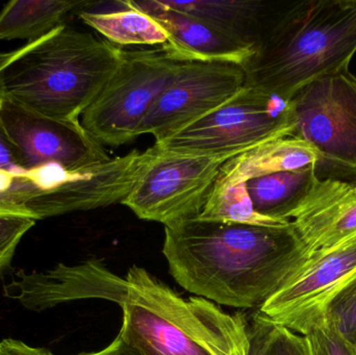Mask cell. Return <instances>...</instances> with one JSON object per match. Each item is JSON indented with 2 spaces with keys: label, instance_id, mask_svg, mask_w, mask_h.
Masks as SVG:
<instances>
[{
  "label": "cell",
  "instance_id": "16",
  "mask_svg": "<svg viewBox=\"0 0 356 355\" xmlns=\"http://www.w3.org/2000/svg\"><path fill=\"white\" fill-rule=\"evenodd\" d=\"M317 154L301 140L286 137L259 144L222 165L217 183H246L250 179L315 165Z\"/></svg>",
  "mask_w": 356,
  "mask_h": 355
},
{
  "label": "cell",
  "instance_id": "22",
  "mask_svg": "<svg viewBox=\"0 0 356 355\" xmlns=\"http://www.w3.org/2000/svg\"><path fill=\"white\" fill-rule=\"evenodd\" d=\"M246 355H312L305 336L268 318L257 311L244 317Z\"/></svg>",
  "mask_w": 356,
  "mask_h": 355
},
{
  "label": "cell",
  "instance_id": "10",
  "mask_svg": "<svg viewBox=\"0 0 356 355\" xmlns=\"http://www.w3.org/2000/svg\"><path fill=\"white\" fill-rule=\"evenodd\" d=\"M246 85L241 65L226 62H181L177 75L146 115L139 135L156 142L171 137L211 114Z\"/></svg>",
  "mask_w": 356,
  "mask_h": 355
},
{
  "label": "cell",
  "instance_id": "7",
  "mask_svg": "<svg viewBox=\"0 0 356 355\" xmlns=\"http://www.w3.org/2000/svg\"><path fill=\"white\" fill-rule=\"evenodd\" d=\"M180 64L162 46L124 49L120 66L83 113L81 125L104 146L116 147L133 141Z\"/></svg>",
  "mask_w": 356,
  "mask_h": 355
},
{
  "label": "cell",
  "instance_id": "24",
  "mask_svg": "<svg viewBox=\"0 0 356 355\" xmlns=\"http://www.w3.org/2000/svg\"><path fill=\"white\" fill-rule=\"evenodd\" d=\"M35 222L25 215L0 212V275L10 268L19 243Z\"/></svg>",
  "mask_w": 356,
  "mask_h": 355
},
{
  "label": "cell",
  "instance_id": "29",
  "mask_svg": "<svg viewBox=\"0 0 356 355\" xmlns=\"http://www.w3.org/2000/svg\"><path fill=\"white\" fill-rule=\"evenodd\" d=\"M229 355H246V335H245V327L244 333H243V336L240 338V340L236 342L234 350H232V354Z\"/></svg>",
  "mask_w": 356,
  "mask_h": 355
},
{
  "label": "cell",
  "instance_id": "17",
  "mask_svg": "<svg viewBox=\"0 0 356 355\" xmlns=\"http://www.w3.org/2000/svg\"><path fill=\"white\" fill-rule=\"evenodd\" d=\"M169 8L198 17L232 37L255 47L271 18L267 4L257 0H163Z\"/></svg>",
  "mask_w": 356,
  "mask_h": 355
},
{
  "label": "cell",
  "instance_id": "23",
  "mask_svg": "<svg viewBox=\"0 0 356 355\" xmlns=\"http://www.w3.org/2000/svg\"><path fill=\"white\" fill-rule=\"evenodd\" d=\"M322 320L356 347V275L330 299Z\"/></svg>",
  "mask_w": 356,
  "mask_h": 355
},
{
  "label": "cell",
  "instance_id": "27",
  "mask_svg": "<svg viewBox=\"0 0 356 355\" xmlns=\"http://www.w3.org/2000/svg\"><path fill=\"white\" fill-rule=\"evenodd\" d=\"M49 350L43 347H33L20 340H0V355H50Z\"/></svg>",
  "mask_w": 356,
  "mask_h": 355
},
{
  "label": "cell",
  "instance_id": "2",
  "mask_svg": "<svg viewBox=\"0 0 356 355\" xmlns=\"http://www.w3.org/2000/svg\"><path fill=\"white\" fill-rule=\"evenodd\" d=\"M124 49L66 24L0 58V96L51 118L79 121Z\"/></svg>",
  "mask_w": 356,
  "mask_h": 355
},
{
  "label": "cell",
  "instance_id": "15",
  "mask_svg": "<svg viewBox=\"0 0 356 355\" xmlns=\"http://www.w3.org/2000/svg\"><path fill=\"white\" fill-rule=\"evenodd\" d=\"M74 172L58 167L0 171V212L25 215L35 221L72 213L69 185Z\"/></svg>",
  "mask_w": 356,
  "mask_h": 355
},
{
  "label": "cell",
  "instance_id": "26",
  "mask_svg": "<svg viewBox=\"0 0 356 355\" xmlns=\"http://www.w3.org/2000/svg\"><path fill=\"white\" fill-rule=\"evenodd\" d=\"M0 171L4 172H29L23 168L18 151L0 129Z\"/></svg>",
  "mask_w": 356,
  "mask_h": 355
},
{
  "label": "cell",
  "instance_id": "6",
  "mask_svg": "<svg viewBox=\"0 0 356 355\" xmlns=\"http://www.w3.org/2000/svg\"><path fill=\"white\" fill-rule=\"evenodd\" d=\"M291 138L317 154L319 179L356 181V76L350 70L322 77L291 99Z\"/></svg>",
  "mask_w": 356,
  "mask_h": 355
},
{
  "label": "cell",
  "instance_id": "9",
  "mask_svg": "<svg viewBox=\"0 0 356 355\" xmlns=\"http://www.w3.org/2000/svg\"><path fill=\"white\" fill-rule=\"evenodd\" d=\"M0 129L26 171L50 167L83 170L112 158L81 121L51 118L6 98L0 104Z\"/></svg>",
  "mask_w": 356,
  "mask_h": 355
},
{
  "label": "cell",
  "instance_id": "30",
  "mask_svg": "<svg viewBox=\"0 0 356 355\" xmlns=\"http://www.w3.org/2000/svg\"><path fill=\"white\" fill-rule=\"evenodd\" d=\"M1 54L2 53H0V58H1ZM0 104H1V96H0Z\"/></svg>",
  "mask_w": 356,
  "mask_h": 355
},
{
  "label": "cell",
  "instance_id": "20",
  "mask_svg": "<svg viewBox=\"0 0 356 355\" xmlns=\"http://www.w3.org/2000/svg\"><path fill=\"white\" fill-rule=\"evenodd\" d=\"M123 8L115 12L79 10L85 24L99 33L106 41L118 46H163L168 42L167 31L149 15L124 1Z\"/></svg>",
  "mask_w": 356,
  "mask_h": 355
},
{
  "label": "cell",
  "instance_id": "4",
  "mask_svg": "<svg viewBox=\"0 0 356 355\" xmlns=\"http://www.w3.org/2000/svg\"><path fill=\"white\" fill-rule=\"evenodd\" d=\"M125 281L119 335L142 355H229L244 333L242 315L197 296L182 299L145 269L131 267Z\"/></svg>",
  "mask_w": 356,
  "mask_h": 355
},
{
  "label": "cell",
  "instance_id": "11",
  "mask_svg": "<svg viewBox=\"0 0 356 355\" xmlns=\"http://www.w3.org/2000/svg\"><path fill=\"white\" fill-rule=\"evenodd\" d=\"M355 275L356 235L312 254L259 312L303 336L322 321L328 302Z\"/></svg>",
  "mask_w": 356,
  "mask_h": 355
},
{
  "label": "cell",
  "instance_id": "19",
  "mask_svg": "<svg viewBox=\"0 0 356 355\" xmlns=\"http://www.w3.org/2000/svg\"><path fill=\"white\" fill-rule=\"evenodd\" d=\"M92 4L69 0H13L0 12V40L35 41L64 25L73 10Z\"/></svg>",
  "mask_w": 356,
  "mask_h": 355
},
{
  "label": "cell",
  "instance_id": "18",
  "mask_svg": "<svg viewBox=\"0 0 356 355\" xmlns=\"http://www.w3.org/2000/svg\"><path fill=\"white\" fill-rule=\"evenodd\" d=\"M315 166L282 171L247 181L255 210L268 218L292 221L318 181Z\"/></svg>",
  "mask_w": 356,
  "mask_h": 355
},
{
  "label": "cell",
  "instance_id": "21",
  "mask_svg": "<svg viewBox=\"0 0 356 355\" xmlns=\"http://www.w3.org/2000/svg\"><path fill=\"white\" fill-rule=\"evenodd\" d=\"M197 218L213 222L257 226H282L291 221H280L259 214L249 197L246 183L215 181L207 201Z\"/></svg>",
  "mask_w": 356,
  "mask_h": 355
},
{
  "label": "cell",
  "instance_id": "3",
  "mask_svg": "<svg viewBox=\"0 0 356 355\" xmlns=\"http://www.w3.org/2000/svg\"><path fill=\"white\" fill-rule=\"evenodd\" d=\"M356 53V0H305L272 14L243 68L246 85L291 100Z\"/></svg>",
  "mask_w": 356,
  "mask_h": 355
},
{
  "label": "cell",
  "instance_id": "13",
  "mask_svg": "<svg viewBox=\"0 0 356 355\" xmlns=\"http://www.w3.org/2000/svg\"><path fill=\"white\" fill-rule=\"evenodd\" d=\"M124 2L162 25L168 35L163 49L178 62H226L244 67L254 52L252 46L198 17L169 8L163 0Z\"/></svg>",
  "mask_w": 356,
  "mask_h": 355
},
{
  "label": "cell",
  "instance_id": "12",
  "mask_svg": "<svg viewBox=\"0 0 356 355\" xmlns=\"http://www.w3.org/2000/svg\"><path fill=\"white\" fill-rule=\"evenodd\" d=\"M127 281L97 262L68 266L58 264L46 271L15 273L3 286V295L33 312L83 299H104L120 306Z\"/></svg>",
  "mask_w": 356,
  "mask_h": 355
},
{
  "label": "cell",
  "instance_id": "14",
  "mask_svg": "<svg viewBox=\"0 0 356 355\" xmlns=\"http://www.w3.org/2000/svg\"><path fill=\"white\" fill-rule=\"evenodd\" d=\"M309 256L356 235V181L318 179L293 219Z\"/></svg>",
  "mask_w": 356,
  "mask_h": 355
},
{
  "label": "cell",
  "instance_id": "5",
  "mask_svg": "<svg viewBox=\"0 0 356 355\" xmlns=\"http://www.w3.org/2000/svg\"><path fill=\"white\" fill-rule=\"evenodd\" d=\"M293 129L291 100L245 85L223 106L154 146L169 156L232 158L259 144L291 137Z\"/></svg>",
  "mask_w": 356,
  "mask_h": 355
},
{
  "label": "cell",
  "instance_id": "8",
  "mask_svg": "<svg viewBox=\"0 0 356 355\" xmlns=\"http://www.w3.org/2000/svg\"><path fill=\"white\" fill-rule=\"evenodd\" d=\"M229 158L169 156L156 151L122 204L140 219L162 223L165 227L196 218L222 165Z\"/></svg>",
  "mask_w": 356,
  "mask_h": 355
},
{
  "label": "cell",
  "instance_id": "1",
  "mask_svg": "<svg viewBox=\"0 0 356 355\" xmlns=\"http://www.w3.org/2000/svg\"><path fill=\"white\" fill-rule=\"evenodd\" d=\"M163 254L184 290L238 308H261L309 256L293 221L257 226L197 217L165 227Z\"/></svg>",
  "mask_w": 356,
  "mask_h": 355
},
{
  "label": "cell",
  "instance_id": "25",
  "mask_svg": "<svg viewBox=\"0 0 356 355\" xmlns=\"http://www.w3.org/2000/svg\"><path fill=\"white\" fill-rule=\"evenodd\" d=\"M312 355H356L355 346L343 339L325 321H320L305 333Z\"/></svg>",
  "mask_w": 356,
  "mask_h": 355
},
{
  "label": "cell",
  "instance_id": "28",
  "mask_svg": "<svg viewBox=\"0 0 356 355\" xmlns=\"http://www.w3.org/2000/svg\"><path fill=\"white\" fill-rule=\"evenodd\" d=\"M50 355H54L50 352ZM76 355H142L137 350L131 348V346L125 343L124 340L120 335L117 336L116 339L104 349L97 352H91V354H83Z\"/></svg>",
  "mask_w": 356,
  "mask_h": 355
}]
</instances>
